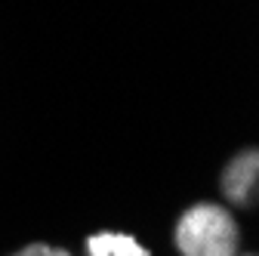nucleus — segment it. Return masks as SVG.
I'll return each instance as SVG.
<instances>
[{
  "mask_svg": "<svg viewBox=\"0 0 259 256\" xmlns=\"http://www.w3.org/2000/svg\"><path fill=\"white\" fill-rule=\"evenodd\" d=\"M244 256H253V253H244Z\"/></svg>",
  "mask_w": 259,
  "mask_h": 256,
  "instance_id": "obj_5",
  "label": "nucleus"
},
{
  "mask_svg": "<svg viewBox=\"0 0 259 256\" xmlns=\"http://www.w3.org/2000/svg\"><path fill=\"white\" fill-rule=\"evenodd\" d=\"M256 179H259V154H256V148H247L222 170L219 188L232 204L247 207L256 198Z\"/></svg>",
  "mask_w": 259,
  "mask_h": 256,
  "instance_id": "obj_2",
  "label": "nucleus"
},
{
  "mask_svg": "<svg viewBox=\"0 0 259 256\" xmlns=\"http://www.w3.org/2000/svg\"><path fill=\"white\" fill-rule=\"evenodd\" d=\"M87 256H148V250L130 235L96 232L87 238Z\"/></svg>",
  "mask_w": 259,
  "mask_h": 256,
  "instance_id": "obj_3",
  "label": "nucleus"
},
{
  "mask_svg": "<svg viewBox=\"0 0 259 256\" xmlns=\"http://www.w3.org/2000/svg\"><path fill=\"white\" fill-rule=\"evenodd\" d=\"M173 241L182 256H238L241 229L219 204H194L176 219Z\"/></svg>",
  "mask_w": 259,
  "mask_h": 256,
  "instance_id": "obj_1",
  "label": "nucleus"
},
{
  "mask_svg": "<svg viewBox=\"0 0 259 256\" xmlns=\"http://www.w3.org/2000/svg\"><path fill=\"white\" fill-rule=\"evenodd\" d=\"M13 256H71L68 250H56V247H50V244H28V247H22L19 253H13Z\"/></svg>",
  "mask_w": 259,
  "mask_h": 256,
  "instance_id": "obj_4",
  "label": "nucleus"
}]
</instances>
